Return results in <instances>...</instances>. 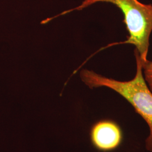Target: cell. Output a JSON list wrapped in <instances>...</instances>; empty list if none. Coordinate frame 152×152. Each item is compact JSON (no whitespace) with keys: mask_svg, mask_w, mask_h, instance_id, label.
Returning <instances> with one entry per match:
<instances>
[{"mask_svg":"<svg viewBox=\"0 0 152 152\" xmlns=\"http://www.w3.org/2000/svg\"><path fill=\"white\" fill-rule=\"evenodd\" d=\"M97 2L110 3L116 6L124 14V23L129 33L124 44L135 46L143 63L147 61L150 36L152 32V4H145L139 0H84L75 8L42 20L47 24L55 18L74 11H80Z\"/></svg>","mask_w":152,"mask_h":152,"instance_id":"2","label":"cell"},{"mask_svg":"<svg viewBox=\"0 0 152 152\" xmlns=\"http://www.w3.org/2000/svg\"><path fill=\"white\" fill-rule=\"evenodd\" d=\"M134 54L136 59V74L130 81H118L87 69L81 71L80 77L90 88L107 87L120 94L130 104L149 126V134L145 140V148L147 151L152 152V92L144 77L142 61L135 50Z\"/></svg>","mask_w":152,"mask_h":152,"instance_id":"1","label":"cell"},{"mask_svg":"<svg viewBox=\"0 0 152 152\" xmlns=\"http://www.w3.org/2000/svg\"><path fill=\"white\" fill-rule=\"evenodd\" d=\"M142 72L147 85L152 92V60L142 62Z\"/></svg>","mask_w":152,"mask_h":152,"instance_id":"4","label":"cell"},{"mask_svg":"<svg viewBox=\"0 0 152 152\" xmlns=\"http://www.w3.org/2000/svg\"><path fill=\"white\" fill-rule=\"evenodd\" d=\"M92 144L98 150L107 152L118 147L122 141V132L114 122L102 120L92 126L90 132Z\"/></svg>","mask_w":152,"mask_h":152,"instance_id":"3","label":"cell"}]
</instances>
